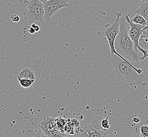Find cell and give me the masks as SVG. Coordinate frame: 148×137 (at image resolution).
<instances>
[{
  "label": "cell",
  "mask_w": 148,
  "mask_h": 137,
  "mask_svg": "<svg viewBox=\"0 0 148 137\" xmlns=\"http://www.w3.org/2000/svg\"><path fill=\"white\" fill-rule=\"evenodd\" d=\"M131 21L133 23L140 24L142 26H145L148 25V23L147 22L145 19L143 17V16H141V15H139L138 13L137 15H135L134 17L131 19Z\"/></svg>",
  "instance_id": "cell-14"
},
{
  "label": "cell",
  "mask_w": 148,
  "mask_h": 137,
  "mask_svg": "<svg viewBox=\"0 0 148 137\" xmlns=\"http://www.w3.org/2000/svg\"><path fill=\"white\" fill-rule=\"evenodd\" d=\"M139 136L148 137V125L141 124L140 127V134Z\"/></svg>",
  "instance_id": "cell-17"
},
{
  "label": "cell",
  "mask_w": 148,
  "mask_h": 137,
  "mask_svg": "<svg viewBox=\"0 0 148 137\" xmlns=\"http://www.w3.org/2000/svg\"><path fill=\"white\" fill-rule=\"evenodd\" d=\"M101 126L105 130H108L110 128V125H109L108 118L106 119H103L101 121Z\"/></svg>",
  "instance_id": "cell-19"
},
{
  "label": "cell",
  "mask_w": 148,
  "mask_h": 137,
  "mask_svg": "<svg viewBox=\"0 0 148 137\" xmlns=\"http://www.w3.org/2000/svg\"><path fill=\"white\" fill-rule=\"evenodd\" d=\"M141 124L148 125V116H147L144 119V120H143V121L142 122Z\"/></svg>",
  "instance_id": "cell-23"
},
{
  "label": "cell",
  "mask_w": 148,
  "mask_h": 137,
  "mask_svg": "<svg viewBox=\"0 0 148 137\" xmlns=\"http://www.w3.org/2000/svg\"><path fill=\"white\" fill-rule=\"evenodd\" d=\"M55 126V119L47 118L44 119V120L40 123L39 127L42 129L44 134L49 136L51 133L54 130L53 129L54 128Z\"/></svg>",
  "instance_id": "cell-8"
},
{
  "label": "cell",
  "mask_w": 148,
  "mask_h": 137,
  "mask_svg": "<svg viewBox=\"0 0 148 137\" xmlns=\"http://www.w3.org/2000/svg\"><path fill=\"white\" fill-rule=\"evenodd\" d=\"M40 1H41V2H45L46 1H48V0H40Z\"/></svg>",
  "instance_id": "cell-25"
},
{
  "label": "cell",
  "mask_w": 148,
  "mask_h": 137,
  "mask_svg": "<svg viewBox=\"0 0 148 137\" xmlns=\"http://www.w3.org/2000/svg\"><path fill=\"white\" fill-rule=\"evenodd\" d=\"M31 26L34 29L35 31L36 32H40V26H38V25H37L36 24H35V23H32V24H31Z\"/></svg>",
  "instance_id": "cell-22"
},
{
  "label": "cell",
  "mask_w": 148,
  "mask_h": 137,
  "mask_svg": "<svg viewBox=\"0 0 148 137\" xmlns=\"http://www.w3.org/2000/svg\"><path fill=\"white\" fill-rule=\"evenodd\" d=\"M107 134V133L101 130L90 127L86 129L80 136L89 137H106Z\"/></svg>",
  "instance_id": "cell-9"
},
{
  "label": "cell",
  "mask_w": 148,
  "mask_h": 137,
  "mask_svg": "<svg viewBox=\"0 0 148 137\" xmlns=\"http://www.w3.org/2000/svg\"><path fill=\"white\" fill-rule=\"evenodd\" d=\"M110 60L120 80L131 86H146L144 80L140 76L142 73L141 69L127 63L116 54H111Z\"/></svg>",
  "instance_id": "cell-3"
},
{
  "label": "cell",
  "mask_w": 148,
  "mask_h": 137,
  "mask_svg": "<svg viewBox=\"0 0 148 137\" xmlns=\"http://www.w3.org/2000/svg\"><path fill=\"white\" fill-rule=\"evenodd\" d=\"M70 122H71L72 126H73L74 128H78L79 127V122L76 119H73L70 120Z\"/></svg>",
  "instance_id": "cell-20"
},
{
  "label": "cell",
  "mask_w": 148,
  "mask_h": 137,
  "mask_svg": "<svg viewBox=\"0 0 148 137\" xmlns=\"http://www.w3.org/2000/svg\"><path fill=\"white\" fill-rule=\"evenodd\" d=\"M122 16V13L119 12L116 13V17L114 19L113 22L111 24H107L105 26L103 31L99 32L98 35L102 38L103 40L107 39L109 45L110 49L111 54H116L123 60L125 61L127 63L132 64L128 60H126L125 58L123 57L119 54L116 50L114 47V41L117 35L119 32L120 23L119 19Z\"/></svg>",
  "instance_id": "cell-4"
},
{
  "label": "cell",
  "mask_w": 148,
  "mask_h": 137,
  "mask_svg": "<svg viewBox=\"0 0 148 137\" xmlns=\"http://www.w3.org/2000/svg\"><path fill=\"white\" fill-rule=\"evenodd\" d=\"M137 13L143 16L148 24V2H142L139 9L137 10Z\"/></svg>",
  "instance_id": "cell-13"
},
{
  "label": "cell",
  "mask_w": 148,
  "mask_h": 137,
  "mask_svg": "<svg viewBox=\"0 0 148 137\" xmlns=\"http://www.w3.org/2000/svg\"><path fill=\"white\" fill-rule=\"evenodd\" d=\"M25 10L24 13V19L27 20L30 24L41 22L44 15V8L43 3L40 0L25 1Z\"/></svg>",
  "instance_id": "cell-5"
},
{
  "label": "cell",
  "mask_w": 148,
  "mask_h": 137,
  "mask_svg": "<svg viewBox=\"0 0 148 137\" xmlns=\"http://www.w3.org/2000/svg\"><path fill=\"white\" fill-rule=\"evenodd\" d=\"M23 33L27 36H30L36 32L34 29L30 26H26L23 30Z\"/></svg>",
  "instance_id": "cell-18"
},
{
  "label": "cell",
  "mask_w": 148,
  "mask_h": 137,
  "mask_svg": "<svg viewBox=\"0 0 148 137\" xmlns=\"http://www.w3.org/2000/svg\"><path fill=\"white\" fill-rule=\"evenodd\" d=\"M139 66L142 70L140 76L144 80L145 84H148V57L143 60H140Z\"/></svg>",
  "instance_id": "cell-10"
},
{
  "label": "cell",
  "mask_w": 148,
  "mask_h": 137,
  "mask_svg": "<svg viewBox=\"0 0 148 137\" xmlns=\"http://www.w3.org/2000/svg\"><path fill=\"white\" fill-rule=\"evenodd\" d=\"M140 121V119L139 118L137 117H133V121H134V122L138 123Z\"/></svg>",
  "instance_id": "cell-24"
},
{
  "label": "cell",
  "mask_w": 148,
  "mask_h": 137,
  "mask_svg": "<svg viewBox=\"0 0 148 137\" xmlns=\"http://www.w3.org/2000/svg\"><path fill=\"white\" fill-rule=\"evenodd\" d=\"M103 119V118L100 116H97L94 118L92 121V125L94 128L100 129V130H101L103 129L101 126V121Z\"/></svg>",
  "instance_id": "cell-15"
},
{
  "label": "cell",
  "mask_w": 148,
  "mask_h": 137,
  "mask_svg": "<svg viewBox=\"0 0 148 137\" xmlns=\"http://www.w3.org/2000/svg\"><path fill=\"white\" fill-rule=\"evenodd\" d=\"M16 79L35 80L38 90L49 82L51 71L45 61L38 58H29L14 71Z\"/></svg>",
  "instance_id": "cell-1"
},
{
  "label": "cell",
  "mask_w": 148,
  "mask_h": 137,
  "mask_svg": "<svg viewBox=\"0 0 148 137\" xmlns=\"http://www.w3.org/2000/svg\"><path fill=\"white\" fill-rule=\"evenodd\" d=\"M119 32L114 41L116 51L129 62L139 64V55L134 49V43L129 35V26L125 17L119 19Z\"/></svg>",
  "instance_id": "cell-2"
},
{
  "label": "cell",
  "mask_w": 148,
  "mask_h": 137,
  "mask_svg": "<svg viewBox=\"0 0 148 137\" xmlns=\"http://www.w3.org/2000/svg\"><path fill=\"white\" fill-rule=\"evenodd\" d=\"M43 6L45 12L44 19L46 22H49L51 17L60 9L69 7L68 0H48L43 2Z\"/></svg>",
  "instance_id": "cell-7"
},
{
  "label": "cell",
  "mask_w": 148,
  "mask_h": 137,
  "mask_svg": "<svg viewBox=\"0 0 148 137\" xmlns=\"http://www.w3.org/2000/svg\"><path fill=\"white\" fill-rule=\"evenodd\" d=\"M18 82L20 83V86L22 88L29 90H37L35 80H29L26 79H17Z\"/></svg>",
  "instance_id": "cell-11"
},
{
  "label": "cell",
  "mask_w": 148,
  "mask_h": 137,
  "mask_svg": "<svg viewBox=\"0 0 148 137\" xmlns=\"http://www.w3.org/2000/svg\"><path fill=\"white\" fill-rule=\"evenodd\" d=\"M12 21L14 22H19L20 20V17L18 15H12L11 17Z\"/></svg>",
  "instance_id": "cell-21"
},
{
  "label": "cell",
  "mask_w": 148,
  "mask_h": 137,
  "mask_svg": "<svg viewBox=\"0 0 148 137\" xmlns=\"http://www.w3.org/2000/svg\"><path fill=\"white\" fill-rule=\"evenodd\" d=\"M140 46L148 52V29L143 32L139 41Z\"/></svg>",
  "instance_id": "cell-12"
},
{
  "label": "cell",
  "mask_w": 148,
  "mask_h": 137,
  "mask_svg": "<svg viewBox=\"0 0 148 137\" xmlns=\"http://www.w3.org/2000/svg\"><path fill=\"white\" fill-rule=\"evenodd\" d=\"M74 127L72 126L71 122H67L66 123V125H65L64 127V132L66 134H69L71 135H73L75 134L74 130Z\"/></svg>",
  "instance_id": "cell-16"
},
{
  "label": "cell",
  "mask_w": 148,
  "mask_h": 137,
  "mask_svg": "<svg viewBox=\"0 0 148 137\" xmlns=\"http://www.w3.org/2000/svg\"><path fill=\"white\" fill-rule=\"evenodd\" d=\"M124 17L129 26V35L134 42V49L137 52H138L139 51L143 53V57H140L139 60H143L148 57V52L140 46L139 41L141 35L143 34V31L148 29V24L147 26H145L133 23L130 19L129 15H125Z\"/></svg>",
  "instance_id": "cell-6"
}]
</instances>
